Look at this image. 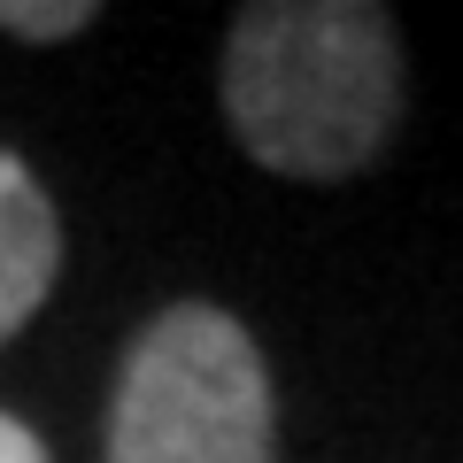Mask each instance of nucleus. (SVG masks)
Listing matches in <instances>:
<instances>
[{
    "label": "nucleus",
    "instance_id": "obj_5",
    "mask_svg": "<svg viewBox=\"0 0 463 463\" xmlns=\"http://www.w3.org/2000/svg\"><path fill=\"white\" fill-rule=\"evenodd\" d=\"M0 463H54V456H47V440H39L24 417L0 410Z\"/></svg>",
    "mask_w": 463,
    "mask_h": 463
},
{
    "label": "nucleus",
    "instance_id": "obj_4",
    "mask_svg": "<svg viewBox=\"0 0 463 463\" xmlns=\"http://www.w3.org/2000/svg\"><path fill=\"white\" fill-rule=\"evenodd\" d=\"M85 24H93V8L85 0H0V32H16V39H78Z\"/></svg>",
    "mask_w": 463,
    "mask_h": 463
},
{
    "label": "nucleus",
    "instance_id": "obj_3",
    "mask_svg": "<svg viewBox=\"0 0 463 463\" xmlns=\"http://www.w3.org/2000/svg\"><path fill=\"white\" fill-rule=\"evenodd\" d=\"M62 279V216L24 155L0 147V340H16Z\"/></svg>",
    "mask_w": 463,
    "mask_h": 463
},
{
    "label": "nucleus",
    "instance_id": "obj_2",
    "mask_svg": "<svg viewBox=\"0 0 463 463\" xmlns=\"http://www.w3.org/2000/svg\"><path fill=\"white\" fill-rule=\"evenodd\" d=\"M263 347L216 301H170L116 364L109 463H270Z\"/></svg>",
    "mask_w": 463,
    "mask_h": 463
},
{
    "label": "nucleus",
    "instance_id": "obj_1",
    "mask_svg": "<svg viewBox=\"0 0 463 463\" xmlns=\"http://www.w3.org/2000/svg\"><path fill=\"white\" fill-rule=\"evenodd\" d=\"M224 116L279 178H355L402 124V39L371 0H255L224 39Z\"/></svg>",
    "mask_w": 463,
    "mask_h": 463
}]
</instances>
